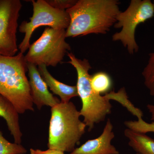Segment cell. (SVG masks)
Here are the masks:
<instances>
[{"label": "cell", "mask_w": 154, "mask_h": 154, "mask_svg": "<svg viewBox=\"0 0 154 154\" xmlns=\"http://www.w3.org/2000/svg\"><path fill=\"white\" fill-rule=\"evenodd\" d=\"M38 71L46 85L54 94L59 96L61 102L67 103L74 97L79 96L76 85L70 86L56 79L44 64L38 66Z\"/></svg>", "instance_id": "obj_11"}, {"label": "cell", "mask_w": 154, "mask_h": 154, "mask_svg": "<svg viewBox=\"0 0 154 154\" xmlns=\"http://www.w3.org/2000/svg\"><path fill=\"white\" fill-rule=\"evenodd\" d=\"M68 63L75 69L77 73V88L78 94L82 102L80 111L84 117L83 122L91 131L96 124L105 121L106 116L111 112V93L102 96L93 90L91 83V75L89 71L92 67L86 59L78 58L72 53H68Z\"/></svg>", "instance_id": "obj_4"}, {"label": "cell", "mask_w": 154, "mask_h": 154, "mask_svg": "<svg viewBox=\"0 0 154 154\" xmlns=\"http://www.w3.org/2000/svg\"><path fill=\"white\" fill-rule=\"evenodd\" d=\"M46 1L53 8L64 11L70 8L77 2L76 0H46Z\"/></svg>", "instance_id": "obj_18"}, {"label": "cell", "mask_w": 154, "mask_h": 154, "mask_svg": "<svg viewBox=\"0 0 154 154\" xmlns=\"http://www.w3.org/2000/svg\"><path fill=\"white\" fill-rule=\"evenodd\" d=\"M33 14L29 22L23 21L19 26V31L25 36L19 45L20 52L25 53L30 47V40L33 32L41 26H48L54 29H67L70 23V17L66 11L53 8L45 0L30 1Z\"/></svg>", "instance_id": "obj_7"}, {"label": "cell", "mask_w": 154, "mask_h": 154, "mask_svg": "<svg viewBox=\"0 0 154 154\" xmlns=\"http://www.w3.org/2000/svg\"><path fill=\"white\" fill-rule=\"evenodd\" d=\"M22 8L19 0H0V55L14 56L18 51L17 31Z\"/></svg>", "instance_id": "obj_8"}, {"label": "cell", "mask_w": 154, "mask_h": 154, "mask_svg": "<svg viewBox=\"0 0 154 154\" xmlns=\"http://www.w3.org/2000/svg\"><path fill=\"white\" fill-rule=\"evenodd\" d=\"M114 137L113 125L108 119L99 137L89 140L69 154H119L115 147L111 144Z\"/></svg>", "instance_id": "obj_10"}, {"label": "cell", "mask_w": 154, "mask_h": 154, "mask_svg": "<svg viewBox=\"0 0 154 154\" xmlns=\"http://www.w3.org/2000/svg\"><path fill=\"white\" fill-rule=\"evenodd\" d=\"M19 114L13 104L0 94V116L5 120L14 143L21 144L22 133L19 124Z\"/></svg>", "instance_id": "obj_12"}, {"label": "cell", "mask_w": 154, "mask_h": 154, "mask_svg": "<svg viewBox=\"0 0 154 154\" xmlns=\"http://www.w3.org/2000/svg\"><path fill=\"white\" fill-rule=\"evenodd\" d=\"M137 154H138L137 153Z\"/></svg>", "instance_id": "obj_22"}, {"label": "cell", "mask_w": 154, "mask_h": 154, "mask_svg": "<svg viewBox=\"0 0 154 154\" xmlns=\"http://www.w3.org/2000/svg\"><path fill=\"white\" fill-rule=\"evenodd\" d=\"M124 125L127 128L137 132L146 134V133H154V122L147 123L144 121L142 117L138 118L137 121H126Z\"/></svg>", "instance_id": "obj_17"}, {"label": "cell", "mask_w": 154, "mask_h": 154, "mask_svg": "<svg viewBox=\"0 0 154 154\" xmlns=\"http://www.w3.org/2000/svg\"><path fill=\"white\" fill-rule=\"evenodd\" d=\"M30 94L33 105L40 110L43 106L52 107L60 102L48 90V87L40 74L37 66L28 63Z\"/></svg>", "instance_id": "obj_9"}, {"label": "cell", "mask_w": 154, "mask_h": 154, "mask_svg": "<svg viewBox=\"0 0 154 154\" xmlns=\"http://www.w3.org/2000/svg\"><path fill=\"white\" fill-rule=\"evenodd\" d=\"M144 85L149 91L150 94L154 96V52L149 54L148 63L142 72Z\"/></svg>", "instance_id": "obj_15"}, {"label": "cell", "mask_w": 154, "mask_h": 154, "mask_svg": "<svg viewBox=\"0 0 154 154\" xmlns=\"http://www.w3.org/2000/svg\"><path fill=\"white\" fill-rule=\"evenodd\" d=\"M91 83L94 91L100 95L107 93L112 88L111 78L105 72H98L91 75Z\"/></svg>", "instance_id": "obj_14"}, {"label": "cell", "mask_w": 154, "mask_h": 154, "mask_svg": "<svg viewBox=\"0 0 154 154\" xmlns=\"http://www.w3.org/2000/svg\"><path fill=\"white\" fill-rule=\"evenodd\" d=\"M27 152L21 144L12 143L7 140L0 131V154H25Z\"/></svg>", "instance_id": "obj_16"}, {"label": "cell", "mask_w": 154, "mask_h": 154, "mask_svg": "<svg viewBox=\"0 0 154 154\" xmlns=\"http://www.w3.org/2000/svg\"><path fill=\"white\" fill-rule=\"evenodd\" d=\"M80 111L72 102H60L51 107L48 149L71 152L85 133Z\"/></svg>", "instance_id": "obj_3"}, {"label": "cell", "mask_w": 154, "mask_h": 154, "mask_svg": "<svg viewBox=\"0 0 154 154\" xmlns=\"http://www.w3.org/2000/svg\"><path fill=\"white\" fill-rule=\"evenodd\" d=\"M124 135L128 145L138 154H154V140L146 134L126 128Z\"/></svg>", "instance_id": "obj_13"}, {"label": "cell", "mask_w": 154, "mask_h": 154, "mask_svg": "<svg viewBox=\"0 0 154 154\" xmlns=\"http://www.w3.org/2000/svg\"><path fill=\"white\" fill-rule=\"evenodd\" d=\"M30 154H65L64 152L58 150L48 149L46 150H42L38 149L31 148Z\"/></svg>", "instance_id": "obj_19"}, {"label": "cell", "mask_w": 154, "mask_h": 154, "mask_svg": "<svg viewBox=\"0 0 154 154\" xmlns=\"http://www.w3.org/2000/svg\"><path fill=\"white\" fill-rule=\"evenodd\" d=\"M117 0H79L66 11L70 23L66 38L90 34H106L120 12Z\"/></svg>", "instance_id": "obj_1"}, {"label": "cell", "mask_w": 154, "mask_h": 154, "mask_svg": "<svg viewBox=\"0 0 154 154\" xmlns=\"http://www.w3.org/2000/svg\"><path fill=\"white\" fill-rule=\"evenodd\" d=\"M66 34V29L45 28L40 37L30 45L25 55L27 62L37 66H56L71 49Z\"/></svg>", "instance_id": "obj_5"}, {"label": "cell", "mask_w": 154, "mask_h": 154, "mask_svg": "<svg viewBox=\"0 0 154 154\" xmlns=\"http://www.w3.org/2000/svg\"><path fill=\"white\" fill-rule=\"evenodd\" d=\"M28 63L24 54L0 55V94L13 104L19 113L34 111L26 72Z\"/></svg>", "instance_id": "obj_2"}, {"label": "cell", "mask_w": 154, "mask_h": 154, "mask_svg": "<svg viewBox=\"0 0 154 154\" xmlns=\"http://www.w3.org/2000/svg\"><path fill=\"white\" fill-rule=\"evenodd\" d=\"M147 108L149 112L151 114V120L153 122H154V105L148 104L147 105Z\"/></svg>", "instance_id": "obj_20"}, {"label": "cell", "mask_w": 154, "mask_h": 154, "mask_svg": "<svg viewBox=\"0 0 154 154\" xmlns=\"http://www.w3.org/2000/svg\"><path fill=\"white\" fill-rule=\"evenodd\" d=\"M154 16V6L150 0H131L124 12H119L114 28H122L120 32L112 36L113 41H120L130 54L137 52L139 46L135 38L138 25Z\"/></svg>", "instance_id": "obj_6"}, {"label": "cell", "mask_w": 154, "mask_h": 154, "mask_svg": "<svg viewBox=\"0 0 154 154\" xmlns=\"http://www.w3.org/2000/svg\"><path fill=\"white\" fill-rule=\"evenodd\" d=\"M153 4L154 6V2H153Z\"/></svg>", "instance_id": "obj_21"}]
</instances>
